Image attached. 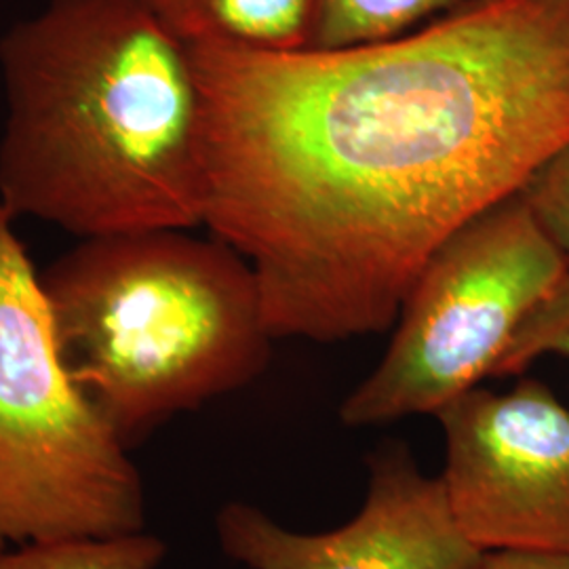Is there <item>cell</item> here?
Listing matches in <instances>:
<instances>
[{
  "label": "cell",
  "instance_id": "cell-7",
  "mask_svg": "<svg viewBox=\"0 0 569 569\" xmlns=\"http://www.w3.org/2000/svg\"><path fill=\"white\" fill-rule=\"evenodd\" d=\"M367 472L363 507L342 528L293 531L230 502L216 519L220 547L249 569H477L483 552L458 528L439 477L425 475L407 446L371 451Z\"/></svg>",
  "mask_w": 569,
  "mask_h": 569
},
{
  "label": "cell",
  "instance_id": "cell-5",
  "mask_svg": "<svg viewBox=\"0 0 569 569\" xmlns=\"http://www.w3.org/2000/svg\"><path fill=\"white\" fill-rule=\"evenodd\" d=\"M569 274L523 194L453 232L416 277L382 361L340 407L346 427L430 413L493 378L517 329Z\"/></svg>",
  "mask_w": 569,
  "mask_h": 569
},
{
  "label": "cell",
  "instance_id": "cell-4",
  "mask_svg": "<svg viewBox=\"0 0 569 569\" xmlns=\"http://www.w3.org/2000/svg\"><path fill=\"white\" fill-rule=\"evenodd\" d=\"M0 203V552L143 531L142 477L61 366L41 274Z\"/></svg>",
  "mask_w": 569,
  "mask_h": 569
},
{
  "label": "cell",
  "instance_id": "cell-2",
  "mask_svg": "<svg viewBox=\"0 0 569 569\" xmlns=\"http://www.w3.org/2000/svg\"><path fill=\"white\" fill-rule=\"evenodd\" d=\"M0 203L82 239L203 224L201 91L143 0H51L0 41Z\"/></svg>",
  "mask_w": 569,
  "mask_h": 569
},
{
  "label": "cell",
  "instance_id": "cell-11",
  "mask_svg": "<svg viewBox=\"0 0 569 569\" xmlns=\"http://www.w3.org/2000/svg\"><path fill=\"white\" fill-rule=\"evenodd\" d=\"M547 355L569 359V274L517 329L493 369V378L519 376Z\"/></svg>",
  "mask_w": 569,
  "mask_h": 569
},
{
  "label": "cell",
  "instance_id": "cell-13",
  "mask_svg": "<svg viewBox=\"0 0 569 569\" xmlns=\"http://www.w3.org/2000/svg\"><path fill=\"white\" fill-rule=\"evenodd\" d=\"M477 569H569V552L493 550L483 552Z\"/></svg>",
  "mask_w": 569,
  "mask_h": 569
},
{
  "label": "cell",
  "instance_id": "cell-12",
  "mask_svg": "<svg viewBox=\"0 0 569 569\" xmlns=\"http://www.w3.org/2000/svg\"><path fill=\"white\" fill-rule=\"evenodd\" d=\"M521 194L569 264V143L529 180Z\"/></svg>",
  "mask_w": 569,
  "mask_h": 569
},
{
  "label": "cell",
  "instance_id": "cell-1",
  "mask_svg": "<svg viewBox=\"0 0 569 569\" xmlns=\"http://www.w3.org/2000/svg\"><path fill=\"white\" fill-rule=\"evenodd\" d=\"M203 226L274 340L395 327L428 258L569 143V0H470L345 49L188 47Z\"/></svg>",
  "mask_w": 569,
  "mask_h": 569
},
{
  "label": "cell",
  "instance_id": "cell-8",
  "mask_svg": "<svg viewBox=\"0 0 569 569\" xmlns=\"http://www.w3.org/2000/svg\"><path fill=\"white\" fill-rule=\"evenodd\" d=\"M186 47L253 51L312 49L319 0H143Z\"/></svg>",
  "mask_w": 569,
  "mask_h": 569
},
{
  "label": "cell",
  "instance_id": "cell-6",
  "mask_svg": "<svg viewBox=\"0 0 569 569\" xmlns=\"http://www.w3.org/2000/svg\"><path fill=\"white\" fill-rule=\"evenodd\" d=\"M446 437L439 481L481 552H569V409L545 382L475 387L435 413Z\"/></svg>",
  "mask_w": 569,
  "mask_h": 569
},
{
  "label": "cell",
  "instance_id": "cell-3",
  "mask_svg": "<svg viewBox=\"0 0 569 569\" xmlns=\"http://www.w3.org/2000/svg\"><path fill=\"white\" fill-rule=\"evenodd\" d=\"M41 284L61 366L127 449L176 413L247 387L270 361L256 274L216 237L82 239Z\"/></svg>",
  "mask_w": 569,
  "mask_h": 569
},
{
  "label": "cell",
  "instance_id": "cell-9",
  "mask_svg": "<svg viewBox=\"0 0 569 569\" xmlns=\"http://www.w3.org/2000/svg\"><path fill=\"white\" fill-rule=\"evenodd\" d=\"M467 2L470 0H319L312 49L388 41Z\"/></svg>",
  "mask_w": 569,
  "mask_h": 569
},
{
  "label": "cell",
  "instance_id": "cell-10",
  "mask_svg": "<svg viewBox=\"0 0 569 569\" xmlns=\"http://www.w3.org/2000/svg\"><path fill=\"white\" fill-rule=\"evenodd\" d=\"M163 540L143 531L110 538H61L0 552V569H157Z\"/></svg>",
  "mask_w": 569,
  "mask_h": 569
}]
</instances>
